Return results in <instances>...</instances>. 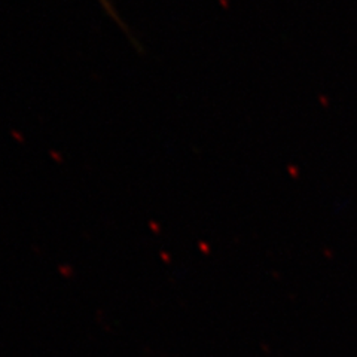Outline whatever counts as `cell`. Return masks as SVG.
I'll use <instances>...</instances> for the list:
<instances>
[{
	"label": "cell",
	"instance_id": "6da1fadb",
	"mask_svg": "<svg viewBox=\"0 0 357 357\" xmlns=\"http://www.w3.org/2000/svg\"><path fill=\"white\" fill-rule=\"evenodd\" d=\"M98 2L102 3V5L107 9V13H109L110 15H114V17H115V10L112 9V6H110V3H109V0H98Z\"/></svg>",
	"mask_w": 357,
	"mask_h": 357
}]
</instances>
